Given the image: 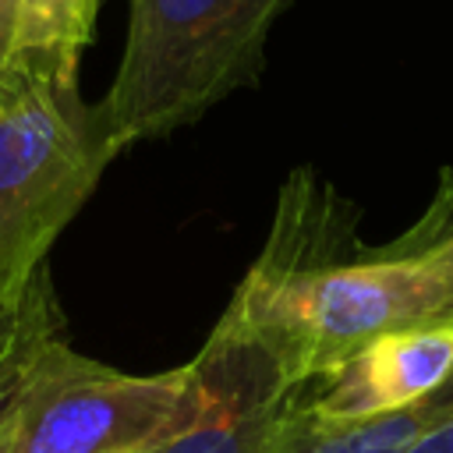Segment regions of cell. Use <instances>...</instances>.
Wrapping results in <instances>:
<instances>
[{
    "instance_id": "cell-2",
    "label": "cell",
    "mask_w": 453,
    "mask_h": 453,
    "mask_svg": "<svg viewBox=\"0 0 453 453\" xmlns=\"http://www.w3.org/2000/svg\"><path fill=\"white\" fill-rule=\"evenodd\" d=\"M290 0H127V39L103 96L120 149L166 138L258 81L265 39Z\"/></svg>"
},
{
    "instance_id": "cell-4",
    "label": "cell",
    "mask_w": 453,
    "mask_h": 453,
    "mask_svg": "<svg viewBox=\"0 0 453 453\" xmlns=\"http://www.w3.org/2000/svg\"><path fill=\"white\" fill-rule=\"evenodd\" d=\"M195 365L131 375L78 354L64 333L32 361L14 393L0 453H152L202 411Z\"/></svg>"
},
{
    "instance_id": "cell-12",
    "label": "cell",
    "mask_w": 453,
    "mask_h": 453,
    "mask_svg": "<svg viewBox=\"0 0 453 453\" xmlns=\"http://www.w3.org/2000/svg\"><path fill=\"white\" fill-rule=\"evenodd\" d=\"M0 4H4V7H11V11H14V4H18V0H0Z\"/></svg>"
},
{
    "instance_id": "cell-6",
    "label": "cell",
    "mask_w": 453,
    "mask_h": 453,
    "mask_svg": "<svg viewBox=\"0 0 453 453\" xmlns=\"http://www.w3.org/2000/svg\"><path fill=\"white\" fill-rule=\"evenodd\" d=\"M453 382V322L379 336L347 354L329 375L297 389L294 403L319 421L375 418L435 396Z\"/></svg>"
},
{
    "instance_id": "cell-1",
    "label": "cell",
    "mask_w": 453,
    "mask_h": 453,
    "mask_svg": "<svg viewBox=\"0 0 453 453\" xmlns=\"http://www.w3.org/2000/svg\"><path fill=\"white\" fill-rule=\"evenodd\" d=\"M223 319L265 343L294 389L379 336L453 322V166L428 209L382 244L357 237V209L315 166L290 170Z\"/></svg>"
},
{
    "instance_id": "cell-5",
    "label": "cell",
    "mask_w": 453,
    "mask_h": 453,
    "mask_svg": "<svg viewBox=\"0 0 453 453\" xmlns=\"http://www.w3.org/2000/svg\"><path fill=\"white\" fill-rule=\"evenodd\" d=\"M191 365L205 403L156 453H269L273 432L297 393L269 347L219 315Z\"/></svg>"
},
{
    "instance_id": "cell-3",
    "label": "cell",
    "mask_w": 453,
    "mask_h": 453,
    "mask_svg": "<svg viewBox=\"0 0 453 453\" xmlns=\"http://www.w3.org/2000/svg\"><path fill=\"white\" fill-rule=\"evenodd\" d=\"M120 152L78 78L21 74L0 92V304L28 294L53 241Z\"/></svg>"
},
{
    "instance_id": "cell-11",
    "label": "cell",
    "mask_w": 453,
    "mask_h": 453,
    "mask_svg": "<svg viewBox=\"0 0 453 453\" xmlns=\"http://www.w3.org/2000/svg\"><path fill=\"white\" fill-rule=\"evenodd\" d=\"M403 453H453V418H446L442 425H435L432 432H425Z\"/></svg>"
},
{
    "instance_id": "cell-7",
    "label": "cell",
    "mask_w": 453,
    "mask_h": 453,
    "mask_svg": "<svg viewBox=\"0 0 453 453\" xmlns=\"http://www.w3.org/2000/svg\"><path fill=\"white\" fill-rule=\"evenodd\" d=\"M446 418H453V382L411 407L354 421H319L290 400L273 432L269 453H403Z\"/></svg>"
},
{
    "instance_id": "cell-9",
    "label": "cell",
    "mask_w": 453,
    "mask_h": 453,
    "mask_svg": "<svg viewBox=\"0 0 453 453\" xmlns=\"http://www.w3.org/2000/svg\"><path fill=\"white\" fill-rule=\"evenodd\" d=\"M60 333L64 315L50 283V269H42L18 304H0V425L35 354Z\"/></svg>"
},
{
    "instance_id": "cell-8",
    "label": "cell",
    "mask_w": 453,
    "mask_h": 453,
    "mask_svg": "<svg viewBox=\"0 0 453 453\" xmlns=\"http://www.w3.org/2000/svg\"><path fill=\"white\" fill-rule=\"evenodd\" d=\"M99 0H18L14 60L21 74L78 78L81 50L92 39Z\"/></svg>"
},
{
    "instance_id": "cell-13",
    "label": "cell",
    "mask_w": 453,
    "mask_h": 453,
    "mask_svg": "<svg viewBox=\"0 0 453 453\" xmlns=\"http://www.w3.org/2000/svg\"><path fill=\"white\" fill-rule=\"evenodd\" d=\"M152 453H156V449H152Z\"/></svg>"
},
{
    "instance_id": "cell-10",
    "label": "cell",
    "mask_w": 453,
    "mask_h": 453,
    "mask_svg": "<svg viewBox=\"0 0 453 453\" xmlns=\"http://www.w3.org/2000/svg\"><path fill=\"white\" fill-rule=\"evenodd\" d=\"M21 78L14 60V11L0 4V92Z\"/></svg>"
}]
</instances>
